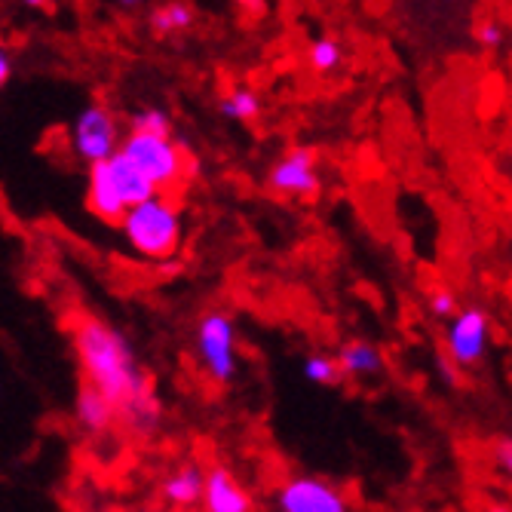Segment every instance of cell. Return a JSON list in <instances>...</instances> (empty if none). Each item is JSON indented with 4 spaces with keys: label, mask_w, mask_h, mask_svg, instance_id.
Returning <instances> with one entry per match:
<instances>
[{
    "label": "cell",
    "mask_w": 512,
    "mask_h": 512,
    "mask_svg": "<svg viewBox=\"0 0 512 512\" xmlns=\"http://www.w3.org/2000/svg\"><path fill=\"white\" fill-rule=\"evenodd\" d=\"M71 347L83 381L99 387L117 405L123 424L135 436H154L160 427V402L129 338L99 316H80L71 322Z\"/></svg>",
    "instance_id": "cell-1"
},
{
    "label": "cell",
    "mask_w": 512,
    "mask_h": 512,
    "mask_svg": "<svg viewBox=\"0 0 512 512\" xmlns=\"http://www.w3.org/2000/svg\"><path fill=\"white\" fill-rule=\"evenodd\" d=\"M117 227L126 246L145 261L175 258V252L181 249V237H184L181 212L166 197V191L154 194L145 203H135Z\"/></svg>",
    "instance_id": "cell-2"
},
{
    "label": "cell",
    "mask_w": 512,
    "mask_h": 512,
    "mask_svg": "<svg viewBox=\"0 0 512 512\" xmlns=\"http://www.w3.org/2000/svg\"><path fill=\"white\" fill-rule=\"evenodd\" d=\"M138 169H142L160 191H172L184 181L191 163L184 148L175 142L172 135H160V132H138L129 129V135L123 138L120 148Z\"/></svg>",
    "instance_id": "cell-3"
},
{
    "label": "cell",
    "mask_w": 512,
    "mask_h": 512,
    "mask_svg": "<svg viewBox=\"0 0 512 512\" xmlns=\"http://www.w3.org/2000/svg\"><path fill=\"white\" fill-rule=\"evenodd\" d=\"M197 359L206 378H212L215 384H230L237 378V325L224 310H209L197 322Z\"/></svg>",
    "instance_id": "cell-4"
},
{
    "label": "cell",
    "mask_w": 512,
    "mask_h": 512,
    "mask_svg": "<svg viewBox=\"0 0 512 512\" xmlns=\"http://www.w3.org/2000/svg\"><path fill=\"white\" fill-rule=\"evenodd\" d=\"M120 123L105 105H86L71 123V151L86 166L111 160L123 148Z\"/></svg>",
    "instance_id": "cell-5"
},
{
    "label": "cell",
    "mask_w": 512,
    "mask_h": 512,
    "mask_svg": "<svg viewBox=\"0 0 512 512\" xmlns=\"http://www.w3.org/2000/svg\"><path fill=\"white\" fill-rule=\"evenodd\" d=\"M273 506L279 512H347L350 497L322 476H289L273 491Z\"/></svg>",
    "instance_id": "cell-6"
},
{
    "label": "cell",
    "mask_w": 512,
    "mask_h": 512,
    "mask_svg": "<svg viewBox=\"0 0 512 512\" xmlns=\"http://www.w3.org/2000/svg\"><path fill=\"white\" fill-rule=\"evenodd\" d=\"M491 319L482 307H463L448 319L445 353L457 368H476L488 356Z\"/></svg>",
    "instance_id": "cell-7"
},
{
    "label": "cell",
    "mask_w": 512,
    "mask_h": 512,
    "mask_svg": "<svg viewBox=\"0 0 512 512\" xmlns=\"http://www.w3.org/2000/svg\"><path fill=\"white\" fill-rule=\"evenodd\" d=\"M267 188L279 197L310 200L322 188L319 157L310 148H295L286 157H279L267 172Z\"/></svg>",
    "instance_id": "cell-8"
},
{
    "label": "cell",
    "mask_w": 512,
    "mask_h": 512,
    "mask_svg": "<svg viewBox=\"0 0 512 512\" xmlns=\"http://www.w3.org/2000/svg\"><path fill=\"white\" fill-rule=\"evenodd\" d=\"M86 209L96 215L99 221L114 224V227L129 212V203L123 200V194L117 188V178H114L108 160L89 166V175H86Z\"/></svg>",
    "instance_id": "cell-9"
},
{
    "label": "cell",
    "mask_w": 512,
    "mask_h": 512,
    "mask_svg": "<svg viewBox=\"0 0 512 512\" xmlns=\"http://www.w3.org/2000/svg\"><path fill=\"white\" fill-rule=\"evenodd\" d=\"M117 417H120L117 405L99 387H92V384L80 387L77 402H74V421L89 439H102V436L114 433Z\"/></svg>",
    "instance_id": "cell-10"
},
{
    "label": "cell",
    "mask_w": 512,
    "mask_h": 512,
    "mask_svg": "<svg viewBox=\"0 0 512 512\" xmlns=\"http://www.w3.org/2000/svg\"><path fill=\"white\" fill-rule=\"evenodd\" d=\"M203 509L206 512H249V509H255V500L246 491V485L227 467H209Z\"/></svg>",
    "instance_id": "cell-11"
},
{
    "label": "cell",
    "mask_w": 512,
    "mask_h": 512,
    "mask_svg": "<svg viewBox=\"0 0 512 512\" xmlns=\"http://www.w3.org/2000/svg\"><path fill=\"white\" fill-rule=\"evenodd\" d=\"M203 491H206V470H200L197 463H181L160 485V497L172 509L203 506Z\"/></svg>",
    "instance_id": "cell-12"
},
{
    "label": "cell",
    "mask_w": 512,
    "mask_h": 512,
    "mask_svg": "<svg viewBox=\"0 0 512 512\" xmlns=\"http://www.w3.org/2000/svg\"><path fill=\"white\" fill-rule=\"evenodd\" d=\"M338 362H341V371L350 378H378L384 371V365H387L381 347L365 341V338L344 341L341 350H338Z\"/></svg>",
    "instance_id": "cell-13"
},
{
    "label": "cell",
    "mask_w": 512,
    "mask_h": 512,
    "mask_svg": "<svg viewBox=\"0 0 512 512\" xmlns=\"http://www.w3.org/2000/svg\"><path fill=\"white\" fill-rule=\"evenodd\" d=\"M261 99H258V92L246 89V86H237V89H230L227 96L218 102V111L224 120H234V123H252L258 120L261 114Z\"/></svg>",
    "instance_id": "cell-14"
},
{
    "label": "cell",
    "mask_w": 512,
    "mask_h": 512,
    "mask_svg": "<svg viewBox=\"0 0 512 512\" xmlns=\"http://www.w3.org/2000/svg\"><path fill=\"white\" fill-rule=\"evenodd\" d=\"M194 25V10L181 0H169V4H160L151 13V28L157 34H181Z\"/></svg>",
    "instance_id": "cell-15"
},
{
    "label": "cell",
    "mask_w": 512,
    "mask_h": 512,
    "mask_svg": "<svg viewBox=\"0 0 512 512\" xmlns=\"http://www.w3.org/2000/svg\"><path fill=\"white\" fill-rule=\"evenodd\" d=\"M301 375L310 384H316V387H335L344 378V371H341V362L338 359L325 356V353H310L301 362Z\"/></svg>",
    "instance_id": "cell-16"
},
{
    "label": "cell",
    "mask_w": 512,
    "mask_h": 512,
    "mask_svg": "<svg viewBox=\"0 0 512 512\" xmlns=\"http://www.w3.org/2000/svg\"><path fill=\"white\" fill-rule=\"evenodd\" d=\"M341 62H344V50H341V43L332 37H316L307 46V65L316 74H332L341 68Z\"/></svg>",
    "instance_id": "cell-17"
},
{
    "label": "cell",
    "mask_w": 512,
    "mask_h": 512,
    "mask_svg": "<svg viewBox=\"0 0 512 512\" xmlns=\"http://www.w3.org/2000/svg\"><path fill=\"white\" fill-rule=\"evenodd\" d=\"M129 129L172 135V120H169V114H166V111H160V108H145V111L132 114V123H129Z\"/></svg>",
    "instance_id": "cell-18"
},
{
    "label": "cell",
    "mask_w": 512,
    "mask_h": 512,
    "mask_svg": "<svg viewBox=\"0 0 512 512\" xmlns=\"http://www.w3.org/2000/svg\"><path fill=\"white\" fill-rule=\"evenodd\" d=\"M491 460H494L497 473H500L503 479L512 482V439H509V436H506V439H497V442L491 445Z\"/></svg>",
    "instance_id": "cell-19"
},
{
    "label": "cell",
    "mask_w": 512,
    "mask_h": 512,
    "mask_svg": "<svg viewBox=\"0 0 512 512\" xmlns=\"http://www.w3.org/2000/svg\"><path fill=\"white\" fill-rule=\"evenodd\" d=\"M430 313H433L436 319H451V316L457 313V298H454V292H448V289L430 292Z\"/></svg>",
    "instance_id": "cell-20"
},
{
    "label": "cell",
    "mask_w": 512,
    "mask_h": 512,
    "mask_svg": "<svg viewBox=\"0 0 512 512\" xmlns=\"http://www.w3.org/2000/svg\"><path fill=\"white\" fill-rule=\"evenodd\" d=\"M476 37H479V43L485 46V50H497V46L503 43V28L497 22H485V25H479Z\"/></svg>",
    "instance_id": "cell-21"
},
{
    "label": "cell",
    "mask_w": 512,
    "mask_h": 512,
    "mask_svg": "<svg viewBox=\"0 0 512 512\" xmlns=\"http://www.w3.org/2000/svg\"><path fill=\"white\" fill-rule=\"evenodd\" d=\"M10 80H13V56L10 50H4L0 53V86H10Z\"/></svg>",
    "instance_id": "cell-22"
},
{
    "label": "cell",
    "mask_w": 512,
    "mask_h": 512,
    "mask_svg": "<svg viewBox=\"0 0 512 512\" xmlns=\"http://www.w3.org/2000/svg\"><path fill=\"white\" fill-rule=\"evenodd\" d=\"M145 0H117V7H123V10H135V7H142Z\"/></svg>",
    "instance_id": "cell-23"
},
{
    "label": "cell",
    "mask_w": 512,
    "mask_h": 512,
    "mask_svg": "<svg viewBox=\"0 0 512 512\" xmlns=\"http://www.w3.org/2000/svg\"><path fill=\"white\" fill-rule=\"evenodd\" d=\"M22 4L31 10H40V7H50V0H22Z\"/></svg>",
    "instance_id": "cell-24"
}]
</instances>
